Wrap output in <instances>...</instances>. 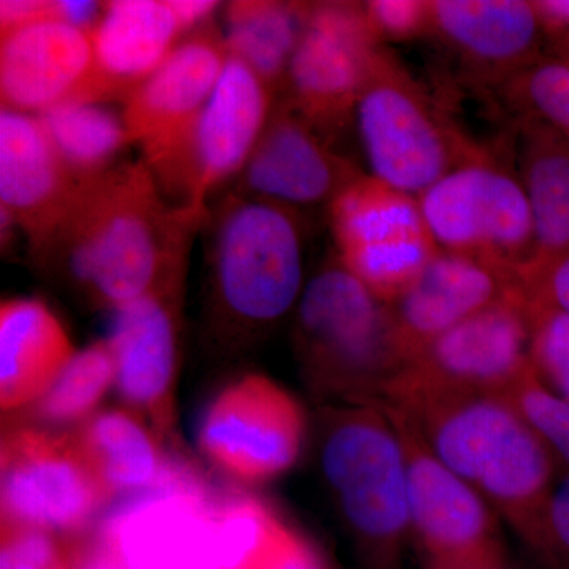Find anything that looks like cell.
Returning a JSON list of instances; mask_svg holds the SVG:
<instances>
[{
  "label": "cell",
  "instance_id": "1",
  "mask_svg": "<svg viewBox=\"0 0 569 569\" xmlns=\"http://www.w3.org/2000/svg\"><path fill=\"white\" fill-rule=\"evenodd\" d=\"M206 219L167 200L148 164L123 162L82 181L39 258L93 306L114 312L152 290Z\"/></svg>",
  "mask_w": 569,
  "mask_h": 569
},
{
  "label": "cell",
  "instance_id": "2",
  "mask_svg": "<svg viewBox=\"0 0 569 569\" xmlns=\"http://www.w3.org/2000/svg\"><path fill=\"white\" fill-rule=\"evenodd\" d=\"M385 403L402 411L432 455L533 545L560 470L507 397L408 391Z\"/></svg>",
  "mask_w": 569,
  "mask_h": 569
},
{
  "label": "cell",
  "instance_id": "3",
  "mask_svg": "<svg viewBox=\"0 0 569 569\" xmlns=\"http://www.w3.org/2000/svg\"><path fill=\"white\" fill-rule=\"evenodd\" d=\"M208 230L209 299L217 325L234 337L274 328L305 293V231L298 209L231 192Z\"/></svg>",
  "mask_w": 569,
  "mask_h": 569
},
{
  "label": "cell",
  "instance_id": "4",
  "mask_svg": "<svg viewBox=\"0 0 569 569\" xmlns=\"http://www.w3.org/2000/svg\"><path fill=\"white\" fill-rule=\"evenodd\" d=\"M295 350L307 387L337 406H380L407 366L388 305L337 258L306 283Z\"/></svg>",
  "mask_w": 569,
  "mask_h": 569
},
{
  "label": "cell",
  "instance_id": "5",
  "mask_svg": "<svg viewBox=\"0 0 569 569\" xmlns=\"http://www.w3.org/2000/svg\"><path fill=\"white\" fill-rule=\"evenodd\" d=\"M320 467L370 569H400L411 538L410 492L402 440L381 406L323 410Z\"/></svg>",
  "mask_w": 569,
  "mask_h": 569
},
{
  "label": "cell",
  "instance_id": "6",
  "mask_svg": "<svg viewBox=\"0 0 569 569\" xmlns=\"http://www.w3.org/2000/svg\"><path fill=\"white\" fill-rule=\"evenodd\" d=\"M355 121L369 174L415 197L477 149L387 48L359 97Z\"/></svg>",
  "mask_w": 569,
  "mask_h": 569
},
{
  "label": "cell",
  "instance_id": "7",
  "mask_svg": "<svg viewBox=\"0 0 569 569\" xmlns=\"http://www.w3.org/2000/svg\"><path fill=\"white\" fill-rule=\"evenodd\" d=\"M418 200L438 249L522 280L533 261L535 228L516 171L477 148Z\"/></svg>",
  "mask_w": 569,
  "mask_h": 569
},
{
  "label": "cell",
  "instance_id": "8",
  "mask_svg": "<svg viewBox=\"0 0 569 569\" xmlns=\"http://www.w3.org/2000/svg\"><path fill=\"white\" fill-rule=\"evenodd\" d=\"M220 497L222 490L183 460L162 488L111 509L93 535L122 569H228Z\"/></svg>",
  "mask_w": 569,
  "mask_h": 569
},
{
  "label": "cell",
  "instance_id": "9",
  "mask_svg": "<svg viewBox=\"0 0 569 569\" xmlns=\"http://www.w3.org/2000/svg\"><path fill=\"white\" fill-rule=\"evenodd\" d=\"M336 258L370 293L391 305L438 247L418 197L362 173L328 206Z\"/></svg>",
  "mask_w": 569,
  "mask_h": 569
},
{
  "label": "cell",
  "instance_id": "10",
  "mask_svg": "<svg viewBox=\"0 0 569 569\" xmlns=\"http://www.w3.org/2000/svg\"><path fill=\"white\" fill-rule=\"evenodd\" d=\"M0 462L2 526L81 533L114 498L74 433L10 427Z\"/></svg>",
  "mask_w": 569,
  "mask_h": 569
},
{
  "label": "cell",
  "instance_id": "11",
  "mask_svg": "<svg viewBox=\"0 0 569 569\" xmlns=\"http://www.w3.org/2000/svg\"><path fill=\"white\" fill-rule=\"evenodd\" d=\"M227 61L222 32L206 24L123 100L130 138L170 203L190 137Z\"/></svg>",
  "mask_w": 569,
  "mask_h": 569
},
{
  "label": "cell",
  "instance_id": "12",
  "mask_svg": "<svg viewBox=\"0 0 569 569\" xmlns=\"http://www.w3.org/2000/svg\"><path fill=\"white\" fill-rule=\"evenodd\" d=\"M402 440L410 492L411 538L430 569H505L498 515L477 490L432 455L417 427L381 403Z\"/></svg>",
  "mask_w": 569,
  "mask_h": 569
},
{
  "label": "cell",
  "instance_id": "13",
  "mask_svg": "<svg viewBox=\"0 0 569 569\" xmlns=\"http://www.w3.org/2000/svg\"><path fill=\"white\" fill-rule=\"evenodd\" d=\"M385 51L365 2H310L291 59L287 100L331 140L351 118Z\"/></svg>",
  "mask_w": 569,
  "mask_h": 569
},
{
  "label": "cell",
  "instance_id": "14",
  "mask_svg": "<svg viewBox=\"0 0 569 569\" xmlns=\"http://www.w3.org/2000/svg\"><path fill=\"white\" fill-rule=\"evenodd\" d=\"M530 337L529 301L522 288L415 356L385 402L408 391L503 396L530 369Z\"/></svg>",
  "mask_w": 569,
  "mask_h": 569
},
{
  "label": "cell",
  "instance_id": "15",
  "mask_svg": "<svg viewBox=\"0 0 569 569\" xmlns=\"http://www.w3.org/2000/svg\"><path fill=\"white\" fill-rule=\"evenodd\" d=\"M305 437L301 406L271 378L258 373L227 385L198 426V447L204 458L244 485L269 481L290 470Z\"/></svg>",
  "mask_w": 569,
  "mask_h": 569
},
{
  "label": "cell",
  "instance_id": "16",
  "mask_svg": "<svg viewBox=\"0 0 569 569\" xmlns=\"http://www.w3.org/2000/svg\"><path fill=\"white\" fill-rule=\"evenodd\" d=\"M190 249L174 258L152 290L114 310L107 337L114 358V387L162 440L173 438V391Z\"/></svg>",
  "mask_w": 569,
  "mask_h": 569
},
{
  "label": "cell",
  "instance_id": "17",
  "mask_svg": "<svg viewBox=\"0 0 569 569\" xmlns=\"http://www.w3.org/2000/svg\"><path fill=\"white\" fill-rule=\"evenodd\" d=\"M276 93L249 66L228 56L187 146L174 206L208 219L212 194L244 170L274 110Z\"/></svg>",
  "mask_w": 569,
  "mask_h": 569
},
{
  "label": "cell",
  "instance_id": "18",
  "mask_svg": "<svg viewBox=\"0 0 569 569\" xmlns=\"http://www.w3.org/2000/svg\"><path fill=\"white\" fill-rule=\"evenodd\" d=\"M287 99L276 103L233 192L299 209L331 204L362 171Z\"/></svg>",
  "mask_w": 569,
  "mask_h": 569
},
{
  "label": "cell",
  "instance_id": "19",
  "mask_svg": "<svg viewBox=\"0 0 569 569\" xmlns=\"http://www.w3.org/2000/svg\"><path fill=\"white\" fill-rule=\"evenodd\" d=\"M81 182L71 174L37 116L0 110V209L39 260Z\"/></svg>",
  "mask_w": 569,
  "mask_h": 569
},
{
  "label": "cell",
  "instance_id": "20",
  "mask_svg": "<svg viewBox=\"0 0 569 569\" xmlns=\"http://www.w3.org/2000/svg\"><path fill=\"white\" fill-rule=\"evenodd\" d=\"M91 33L39 21L0 33V100L6 110L39 116L66 102H89Z\"/></svg>",
  "mask_w": 569,
  "mask_h": 569
},
{
  "label": "cell",
  "instance_id": "21",
  "mask_svg": "<svg viewBox=\"0 0 569 569\" xmlns=\"http://www.w3.org/2000/svg\"><path fill=\"white\" fill-rule=\"evenodd\" d=\"M519 290V280L496 266L438 250L406 293L388 305L407 365L449 329Z\"/></svg>",
  "mask_w": 569,
  "mask_h": 569
},
{
  "label": "cell",
  "instance_id": "22",
  "mask_svg": "<svg viewBox=\"0 0 569 569\" xmlns=\"http://www.w3.org/2000/svg\"><path fill=\"white\" fill-rule=\"evenodd\" d=\"M432 36L473 77L503 88L541 61L545 44L531 0H432Z\"/></svg>",
  "mask_w": 569,
  "mask_h": 569
},
{
  "label": "cell",
  "instance_id": "23",
  "mask_svg": "<svg viewBox=\"0 0 569 569\" xmlns=\"http://www.w3.org/2000/svg\"><path fill=\"white\" fill-rule=\"evenodd\" d=\"M187 36L171 0L104 2L91 33L93 78L89 102L127 99Z\"/></svg>",
  "mask_w": 569,
  "mask_h": 569
},
{
  "label": "cell",
  "instance_id": "24",
  "mask_svg": "<svg viewBox=\"0 0 569 569\" xmlns=\"http://www.w3.org/2000/svg\"><path fill=\"white\" fill-rule=\"evenodd\" d=\"M77 355L66 328L40 299L0 307V406L3 413L37 402Z\"/></svg>",
  "mask_w": 569,
  "mask_h": 569
},
{
  "label": "cell",
  "instance_id": "25",
  "mask_svg": "<svg viewBox=\"0 0 569 569\" xmlns=\"http://www.w3.org/2000/svg\"><path fill=\"white\" fill-rule=\"evenodd\" d=\"M516 174L529 200L535 253L520 283L569 253V137L520 116Z\"/></svg>",
  "mask_w": 569,
  "mask_h": 569
},
{
  "label": "cell",
  "instance_id": "26",
  "mask_svg": "<svg viewBox=\"0 0 569 569\" xmlns=\"http://www.w3.org/2000/svg\"><path fill=\"white\" fill-rule=\"evenodd\" d=\"M74 436L114 497L162 488L183 459L164 451L162 438L134 411H100Z\"/></svg>",
  "mask_w": 569,
  "mask_h": 569
},
{
  "label": "cell",
  "instance_id": "27",
  "mask_svg": "<svg viewBox=\"0 0 569 569\" xmlns=\"http://www.w3.org/2000/svg\"><path fill=\"white\" fill-rule=\"evenodd\" d=\"M309 3L277 0L228 3L222 32L228 56L249 66L276 92L284 89L291 59L305 31Z\"/></svg>",
  "mask_w": 569,
  "mask_h": 569
},
{
  "label": "cell",
  "instance_id": "28",
  "mask_svg": "<svg viewBox=\"0 0 569 569\" xmlns=\"http://www.w3.org/2000/svg\"><path fill=\"white\" fill-rule=\"evenodd\" d=\"M56 151L78 181H89L114 168L132 146L122 112L104 103L66 102L37 116Z\"/></svg>",
  "mask_w": 569,
  "mask_h": 569
},
{
  "label": "cell",
  "instance_id": "29",
  "mask_svg": "<svg viewBox=\"0 0 569 569\" xmlns=\"http://www.w3.org/2000/svg\"><path fill=\"white\" fill-rule=\"evenodd\" d=\"M116 380L114 358L107 339L77 351L54 383L37 400V417L48 425L88 421Z\"/></svg>",
  "mask_w": 569,
  "mask_h": 569
},
{
  "label": "cell",
  "instance_id": "30",
  "mask_svg": "<svg viewBox=\"0 0 569 569\" xmlns=\"http://www.w3.org/2000/svg\"><path fill=\"white\" fill-rule=\"evenodd\" d=\"M505 91L522 118L569 137V63L541 59L512 78Z\"/></svg>",
  "mask_w": 569,
  "mask_h": 569
},
{
  "label": "cell",
  "instance_id": "31",
  "mask_svg": "<svg viewBox=\"0 0 569 569\" xmlns=\"http://www.w3.org/2000/svg\"><path fill=\"white\" fill-rule=\"evenodd\" d=\"M537 433L560 471L569 470V402L549 391L527 370L503 395Z\"/></svg>",
  "mask_w": 569,
  "mask_h": 569
},
{
  "label": "cell",
  "instance_id": "32",
  "mask_svg": "<svg viewBox=\"0 0 569 569\" xmlns=\"http://www.w3.org/2000/svg\"><path fill=\"white\" fill-rule=\"evenodd\" d=\"M530 366L538 380L569 402V316L531 305Z\"/></svg>",
  "mask_w": 569,
  "mask_h": 569
},
{
  "label": "cell",
  "instance_id": "33",
  "mask_svg": "<svg viewBox=\"0 0 569 569\" xmlns=\"http://www.w3.org/2000/svg\"><path fill=\"white\" fill-rule=\"evenodd\" d=\"M0 569H74L73 546L48 531L2 526Z\"/></svg>",
  "mask_w": 569,
  "mask_h": 569
},
{
  "label": "cell",
  "instance_id": "34",
  "mask_svg": "<svg viewBox=\"0 0 569 569\" xmlns=\"http://www.w3.org/2000/svg\"><path fill=\"white\" fill-rule=\"evenodd\" d=\"M365 10L381 44L432 36V0H370Z\"/></svg>",
  "mask_w": 569,
  "mask_h": 569
},
{
  "label": "cell",
  "instance_id": "35",
  "mask_svg": "<svg viewBox=\"0 0 569 569\" xmlns=\"http://www.w3.org/2000/svg\"><path fill=\"white\" fill-rule=\"evenodd\" d=\"M531 548L569 569V470L550 489Z\"/></svg>",
  "mask_w": 569,
  "mask_h": 569
},
{
  "label": "cell",
  "instance_id": "36",
  "mask_svg": "<svg viewBox=\"0 0 569 569\" xmlns=\"http://www.w3.org/2000/svg\"><path fill=\"white\" fill-rule=\"evenodd\" d=\"M531 305L549 307L569 316V253L522 283Z\"/></svg>",
  "mask_w": 569,
  "mask_h": 569
},
{
  "label": "cell",
  "instance_id": "37",
  "mask_svg": "<svg viewBox=\"0 0 569 569\" xmlns=\"http://www.w3.org/2000/svg\"><path fill=\"white\" fill-rule=\"evenodd\" d=\"M545 44L556 61L569 63V0H531Z\"/></svg>",
  "mask_w": 569,
  "mask_h": 569
},
{
  "label": "cell",
  "instance_id": "38",
  "mask_svg": "<svg viewBox=\"0 0 569 569\" xmlns=\"http://www.w3.org/2000/svg\"><path fill=\"white\" fill-rule=\"evenodd\" d=\"M39 21H56V0H2L0 33Z\"/></svg>",
  "mask_w": 569,
  "mask_h": 569
},
{
  "label": "cell",
  "instance_id": "39",
  "mask_svg": "<svg viewBox=\"0 0 569 569\" xmlns=\"http://www.w3.org/2000/svg\"><path fill=\"white\" fill-rule=\"evenodd\" d=\"M74 569H122L96 535L73 546Z\"/></svg>",
  "mask_w": 569,
  "mask_h": 569
},
{
  "label": "cell",
  "instance_id": "40",
  "mask_svg": "<svg viewBox=\"0 0 569 569\" xmlns=\"http://www.w3.org/2000/svg\"><path fill=\"white\" fill-rule=\"evenodd\" d=\"M320 569H331V568L325 567V565H323V567H321Z\"/></svg>",
  "mask_w": 569,
  "mask_h": 569
}]
</instances>
